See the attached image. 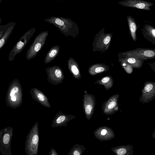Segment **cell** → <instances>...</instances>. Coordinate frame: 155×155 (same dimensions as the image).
I'll return each instance as SVG.
<instances>
[{
  "mask_svg": "<svg viewBox=\"0 0 155 155\" xmlns=\"http://www.w3.org/2000/svg\"><path fill=\"white\" fill-rule=\"evenodd\" d=\"M44 21L53 25L66 36L76 38L79 37L80 30L77 24L71 19L63 17L51 16Z\"/></svg>",
  "mask_w": 155,
  "mask_h": 155,
  "instance_id": "cell-1",
  "label": "cell"
},
{
  "mask_svg": "<svg viewBox=\"0 0 155 155\" xmlns=\"http://www.w3.org/2000/svg\"><path fill=\"white\" fill-rule=\"evenodd\" d=\"M112 35V33H105L104 28H102L94 37L92 45L93 51L104 52L107 50L109 48Z\"/></svg>",
  "mask_w": 155,
  "mask_h": 155,
  "instance_id": "cell-2",
  "label": "cell"
},
{
  "mask_svg": "<svg viewBox=\"0 0 155 155\" xmlns=\"http://www.w3.org/2000/svg\"><path fill=\"white\" fill-rule=\"evenodd\" d=\"M49 32L46 31L39 34L28 49L25 57L28 60L35 58L44 46Z\"/></svg>",
  "mask_w": 155,
  "mask_h": 155,
  "instance_id": "cell-3",
  "label": "cell"
},
{
  "mask_svg": "<svg viewBox=\"0 0 155 155\" xmlns=\"http://www.w3.org/2000/svg\"><path fill=\"white\" fill-rule=\"evenodd\" d=\"M118 56V58L125 56L133 57L145 61L155 58V49L138 48L133 50L119 53Z\"/></svg>",
  "mask_w": 155,
  "mask_h": 155,
  "instance_id": "cell-4",
  "label": "cell"
},
{
  "mask_svg": "<svg viewBox=\"0 0 155 155\" xmlns=\"http://www.w3.org/2000/svg\"><path fill=\"white\" fill-rule=\"evenodd\" d=\"M35 31V28H31L28 30L21 37L9 54V61H13L15 56L22 51Z\"/></svg>",
  "mask_w": 155,
  "mask_h": 155,
  "instance_id": "cell-5",
  "label": "cell"
},
{
  "mask_svg": "<svg viewBox=\"0 0 155 155\" xmlns=\"http://www.w3.org/2000/svg\"><path fill=\"white\" fill-rule=\"evenodd\" d=\"M46 71L48 82L51 84L57 85L62 82L64 75L62 69L59 66H54L47 68Z\"/></svg>",
  "mask_w": 155,
  "mask_h": 155,
  "instance_id": "cell-6",
  "label": "cell"
},
{
  "mask_svg": "<svg viewBox=\"0 0 155 155\" xmlns=\"http://www.w3.org/2000/svg\"><path fill=\"white\" fill-rule=\"evenodd\" d=\"M29 137V148L31 155H37L38 154L39 142L38 124L37 121L34 124L31 132Z\"/></svg>",
  "mask_w": 155,
  "mask_h": 155,
  "instance_id": "cell-7",
  "label": "cell"
},
{
  "mask_svg": "<svg viewBox=\"0 0 155 155\" xmlns=\"http://www.w3.org/2000/svg\"><path fill=\"white\" fill-rule=\"evenodd\" d=\"M118 3L125 7L135 8L150 11V7L153 3L143 0H124L119 1Z\"/></svg>",
  "mask_w": 155,
  "mask_h": 155,
  "instance_id": "cell-8",
  "label": "cell"
},
{
  "mask_svg": "<svg viewBox=\"0 0 155 155\" xmlns=\"http://www.w3.org/2000/svg\"><path fill=\"white\" fill-rule=\"evenodd\" d=\"M76 118L74 115H68L59 111L55 115L52 121L51 127H56L62 126L66 127L67 124Z\"/></svg>",
  "mask_w": 155,
  "mask_h": 155,
  "instance_id": "cell-9",
  "label": "cell"
},
{
  "mask_svg": "<svg viewBox=\"0 0 155 155\" xmlns=\"http://www.w3.org/2000/svg\"><path fill=\"white\" fill-rule=\"evenodd\" d=\"M31 93L33 98L41 105L48 108L51 107L48 99L41 91L34 87L31 89Z\"/></svg>",
  "mask_w": 155,
  "mask_h": 155,
  "instance_id": "cell-10",
  "label": "cell"
},
{
  "mask_svg": "<svg viewBox=\"0 0 155 155\" xmlns=\"http://www.w3.org/2000/svg\"><path fill=\"white\" fill-rule=\"evenodd\" d=\"M144 38L155 45V28L152 25L145 24L141 29Z\"/></svg>",
  "mask_w": 155,
  "mask_h": 155,
  "instance_id": "cell-11",
  "label": "cell"
},
{
  "mask_svg": "<svg viewBox=\"0 0 155 155\" xmlns=\"http://www.w3.org/2000/svg\"><path fill=\"white\" fill-rule=\"evenodd\" d=\"M67 65L69 70L75 79H80L82 78L79 66L73 58H69L68 61Z\"/></svg>",
  "mask_w": 155,
  "mask_h": 155,
  "instance_id": "cell-12",
  "label": "cell"
},
{
  "mask_svg": "<svg viewBox=\"0 0 155 155\" xmlns=\"http://www.w3.org/2000/svg\"><path fill=\"white\" fill-rule=\"evenodd\" d=\"M118 60L124 62L130 65L133 68L137 69L141 68L144 61L139 58L130 56L118 58Z\"/></svg>",
  "mask_w": 155,
  "mask_h": 155,
  "instance_id": "cell-13",
  "label": "cell"
},
{
  "mask_svg": "<svg viewBox=\"0 0 155 155\" xmlns=\"http://www.w3.org/2000/svg\"><path fill=\"white\" fill-rule=\"evenodd\" d=\"M109 69V66L104 64H96L90 66L88 71L89 74L94 76L105 72Z\"/></svg>",
  "mask_w": 155,
  "mask_h": 155,
  "instance_id": "cell-14",
  "label": "cell"
},
{
  "mask_svg": "<svg viewBox=\"0 0 155 155\" xmlns=\"http://www.w3.org/2000/svg\"><path fill=\"white\" fill-rule=\"evenodd\" d=\"M15 22L11 21L9 23L5 31L0 39V50L5 45L15 27Z\"/></svg>",
  "mask_w": 155,
  "mask_h": 155,
  "instance_id": "cell-15",
  "label": "cell"
},
{
  "mask_svg": "<svg viewBox=\"0 0 155 155\" xmlns=\"http://www.w3.org/2000/svg\"><path fill=\"white\" fill-rule=\"evenodd\" d=\"M83 106L85 114L87 118L89 117L92 111L93 106L90 103V96L86 91H84Z\"/></svg>",
  "mask_w": 155,
  "mask_h": 155,
  "instance_id": "cell-16",
  "label": "cell"
},
{
  "mask_svg": "<svg viewBox=\"0 0 155 155\" xmlns=\"http://www.w3.org/2000/svg\"><path fill=\"white\" fill-rule=\"evenodd\" d=\"M60 47L57 45L53 46L46 54L44 60V63L48 64L51 62L58 54Z\"/></svg>",
  "mask_w": 155,
  "mask_h": 155,
  "instance_id": "cell-17",
  "label": "cell"
},
{
  "mask_svg": "<svg viewBox=\"0 0 155 155\" xmlns=\"http://www.w3.org/2000/svg\"><path fill=\"white\" fill-rule=\"evenodd\" d=\"M127 18L131 37L134 41H136L137 39L136 33L137 25L135 20L130 15H127Z\"/></svg>",
  "mask_w": 155,
  "mask_h": 155,
  "instance_id": "cell-18",
  "label": "cell"
},
{
  "mask_svg": "<svg viewBox=\"0 0 155 155\" xmlns=\"http://www.w3.org/2000/svg\"><path fill=\"white\" fill-rule=\"evenodd\" d=\"M114 82L113 79L110 75L105 76L100 79L96 81L95 83L102 84L106 88H110L112 86Z\"/></svg>",
  "mask_w": 155,
  "mask_h": 155,
  "instance_id": "cell-19",
  "label": "cell"
},
{
  "mask_svg": "<svg viewBox=\"0 0 155 155\" xmlns=\"http://www.w3.org/2000/svg\"><path fill=\"white\" fill-rule=\"evenodd\" d=\"M85 148L83 146L76 144L72 147L68 153V155H81L83 153Z\"/></svg>",
  "mask_w": 155,
  "mask_h": 155,
  "instance_id": "cell-20",
  "label": "cell"
},
{
  "mask_svg": "<svg viewBox=\"0 0 155 155\" xmlns=\"http://www.w3.org/2000/svg\"><path fill=\"white\" fill-rule=\"evenodd\" d=\"M118 61L122 67L127 74H131L133 72V68L130 65L124 61L119 60H118Z\"/></svg>",
  "mask_w": 155,
  "mask_h": 155,
  "instance_id": "cell-21",
  "label": "cell"
},
{
  "mask_svg": "<svg viewBox=\"0 0 155 155\" xmlns=\"http://www.w3.org/2000/svg\"><path fill=\"white\" fill-rule=\"evenodd\" d=\"M9 24L7 25H3L2 27H0V39L4 33L5 30L7 28Z\"/></svg>",
  "mask_w": 155,
  "mask_h": 155,
  "instance_id": "cell-22",
  "label": "cell"
},
{
  "mask_svg": "<svg viewBox=\"0 0 155 155\" xmlns=\"http://www.w3.org/2000/svg\"><path fill=\"white\" fill-rule=\"evenodd\" d=\"M10 140V135L8 134H5L4 136L3 140L5 144H7Z\"/></svg>",
  "mask_w": 155,
  "mask_h": 155,
  "instance_id": "cell-23",
  "label": "cell"
},
{
  "mask_svg": "<svg viewBox=\"0 0 155 155\" xmlns=\"http://www.w3.org/2000/svg\"><path fill=\"white\" fill-rule=\"evenodd\" d=\"M126 150L125 149L120 148L117 150V152L119 155H123L126 153Z\"/></svg>",
  "mask_w": 155,
  "mask_h": 155,
  "instance_id": "cell-24",
  "label": "cell"
},
{
  "mask_svg": "<svg viewBox=\"0 0 155 155\" xmlns=\"http://www.w3.org/2000/svg\"><path fill=\"white\" fill-rule=\"evenodd\" d=\"M49 155H58L59 154L56 151L55 149L53 148H51L49 153Z\"/></svg>",
  "mask_w": 155,
  "mask_h": 155,
  "instance_id": "cell-25",
  "label": "cell"
},
{
  "mask_svg": "<svg viewBox=\"0 0 155 155\" xmlns=\"http://www.w3.org/2000/svg\"><path fill=\"white\" fill-rule=\"evenodd\" d=\"M116 105L115 102L112 101L108 105V107L110 109H111L114 107Z\"/></svg>",
  "mask_w": 155,
  "mask_h": 155,
  "instance_id": "cell-26",
  "label": "cell"
},
{
  "mask_svg": "<svg viewBox=\"0 0 155 155\" xmlns=\"http://www.w3.org/2000/svg\"><path fill=\"white\" fill-rule=\"evenodd\" d=\"M107 132V130L106 129H103L101 132V134L102 135H104L106 134Z\"/></svg>",
  "mask_w": 155,
  "mask_h": 155,
  "instance_id": "cell-27",
  "label": "cell"
},
{
  "mask_svg": "<svg viewBox=\"0 0 155 155\" xmlns=\"http://www.w3.org/2000/svg\"><path fill=\"white\" fill-rule=\"evenodd\" d=\"M11 100L13 101H15L16 100V97L14 96L11 97Z\"/></svg>",
  "mask_w": 155,
  "mask_h": 155,
  "instance_id": "cell-28",
  "label": "cell"
},
{
  "mask_svg": "<svg viewBox=\"0 0 155 155\" xmlns=\"http://www.w3.org/2000/svg\"><path fill=\"white\" fill-rule=\"evenodd\" d=\"M2 21V18H0V25Z\"/></svg>",
  "mask_w": 155,
  "mask_h": 155,
  "instance_id": "cell-29",
  "label": "cell"
},
{
  "mask_svg": "<svg viewBox=\"0 0 155 155\" xmlns=\"http://www.w3.org/2000/svg\"><path fill=\"white\" fill-rule=\"evenodd\" d=\"M2 1V0H0V4L1 3Z\"/></svg>",
  "mask_w": 155,
  "mask_h": 155,
  "instance_id": "cell-30",
  "label": "cell"
},
{
  "mask_svg": "<svg viewBox=\"0 0 155 155\" xmlns=\"http://www.w3.org/2000/svg\"><path fill=\"white\" fill-rule=\"evenodd\" d=\"M154 1H155V0H153Z\"/></svg>",
  "mask_w": 155,
  "mask_h": 155,
  "instance_id": "cell-31",
  "label": "cell"
},
{
  "mask_svg": "<svg viewBox=\"0 0 155 155\" xmlns=\"http://www.w3.org/2000/svg\"></svg>",
  "mask_w": 155,
  "mask_h": 155,
  "instance_id": "cell-32",
  "label": "cell"
}]
</instances>
